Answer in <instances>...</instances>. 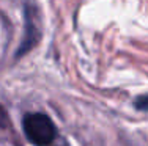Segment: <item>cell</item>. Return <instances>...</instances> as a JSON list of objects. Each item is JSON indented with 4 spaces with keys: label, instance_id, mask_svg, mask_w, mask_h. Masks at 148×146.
<instances>
[{
    "label": "cell",
    "instance_id": "1",
    "mask_svg": "<svg viewBox=\"0 0 148 146\" xmlns=\"http://www.w3.org/2000/svg\"><path fill=\"white\" fill-rule=\"evenodd\" d=\"M22 129L27 140L35 146H51L57 138L54 121L44 113H27L22 120Z\"/></svg>",
    "mask_w": 148,
    "mask_h": 146
},
{
    "label": "cell",
    "instance_id": "2",
    "mask_svg": "<svg viewBox=\"0 0 148 146\" xmlns=\"http://www.w3.org/2000/svg\"><path fill=\"white\" fill-rule=\"evenodd\" d=\"M136 107H139L140 110H148V94L137 97L136 99Z\"/></svg>",
    "mask_w": 148,
    "mask_h": 146
}]
</instances>
